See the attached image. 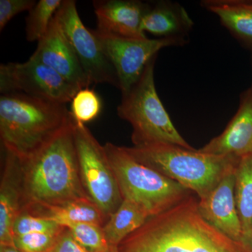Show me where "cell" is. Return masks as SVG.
Here are the masks:
<instances>
[{
  "instance_id": "cell-23",
  "label": "cell",
  "mask_w": 252,
  "mask_h": 252,
  "mask_svg": "<svg viewBox=\"0 0 252 252\" xmlns=\"http://www.w3.org/2000/svg\"><path fill=\"white\" fill-rule=\"evenodd\" d=\"M73 238L89 252H107L110 250L103 231V226L81 223L66 227Z\"/></svg>"
},
{
  "instance_id": "cell-30",
  "label": "cell",
  "mask_w": 252,
  "mask_h": 252,
  "mask_svg": "<svg viewBox=\"0 0 252 252\" xmlns=\"http://www.w3.org/2000/svg\"><path fill=\"white\" fill-rule=\"evenodd\" d=\"M107 252H119L118 251L117 248H112Z\"/></svg>"
},
{
  "instance_id": "cell-27",
  "label": "cell",
  "mask_w": 252,
  "mask_h": 252,
  "mask_svg": "<svg viewBox=\"0 0 252 252\" xmlns=\"http://www.w3.org/2000/svg\"><path fill=\"white\" fill-rule=\"evenodd\" d=\"M46 252H89L75 240L64 227L54 245Z\"/></svg>"
},
{
  "instance_id": "cell-21",
  "label": "cell",
  "mask_w": 252,
  "mask_h": 252,
  "mask_svg": "<svg viewBox=\"0 0 252 252\" xmlns=\"http://www.w3.org/2000/svg\"><path fill=\"white\" fill-rule=\"evenodd\" d=\"M62 0H40L29 11L26 18V39L28 41H39L44 37L63 4Z\"/></svg>"
},
{
  "instance_id": "cell-9",
  "label": "cell",
  "mask_w": 252,
  "mask_h": 252,
  "mask_svg": "<svg viewBox=\"0 0 252 252\" xmlns=\"http://www.w3.org/2000/svg\"><path fill=\"white\" fill-rule=\"evenodd\" d=\"M56 16L91 85L107 84L119 89L115 68L94 32L81 21L76 1H63Z\"/></svg>"
},
{
  "instance_id": "cell-4",
  "label": "cell",
  "mask_w": 252,
  "mask_h": 252,
  "mask_svg": "<svg viewBox=\"0 0 252 252\" xmlns=\"http://www.w3.org/2000/svg\"><path fill=\"white\" fill-rule=\"evenodd\" d=\"M125 149L140 163L196 194L199 200L206 198L240 159L174 144L133 146Z\"/></svg>"
},
{
  "instance_id": "cell-15",
  "label": "cell",
  "mask_w": 252,
  "mask_h": 252,
  "mask_svg": "<svg viewBox=\"0 0 252 252\" xmlns=\"http://www.w3.org/2000/svg\"><path fill=\"white\" fill-rule=\"evenodd\" d=\"M199 150L237 158L252 155V86L242 94L238 112L223 132Z\"/></svg>"
},
{
  "instance_id": "cell-29",
  "label": "cell",
  "mask_w": 252,
  "mask_h": 252,
  "mask_svg": "<svg viewBox=\"0 0 252 252\" xmlns=\"http://www.w3.org/2000/svg\"><path fill=\"white\" fill-rule=\"evenodd\" d=\"M0 252H21L12 247H0Z\"/></svg>"
},
{
  "instance_id": "cell-28",
  "label": "cell",
  "mask_w": 252,
  "mask_h": 252,
  "mask_svg": "<svg viewBox=\"0 0 252 252\" xmlns=\"http://www.w3.org/2000/svg\"><path fill=\"white\" fill-rule=\"evenodd\" d=\"M241 242L252 252V229L243 232Z\"/></svg>"
},
{
  "instance_id": "cell-24",
  "label": "cell",
  "mask_w": 252,
  "mask_h": 252,
  "mask_svg": "<svg viewBox=\"0 0 252 252\" xmlns=\"http://www.w3.org/2000/svg\"><path fill=\"white\" fill-rule=\"evenodd\" d=\"M64 228L56 231L16 235L15 248L21 252H46L54 245Z\"/></svg>"
},
{
  "instance_id": "cell-3",
  "label": "cell",
  "mask_w": 252,
  "mask_h": 252,
  "mask_svg": "<svg viewBox=\"0 0 252 252\" xmlns=\"http://www.w3.org/2000/svg\"><path fill=\"white\" fill-rule=\"evenodd\" d=\"M73 117L65 104L19 93L0 97V139L4 151L25 160L40 150Z\"/></svg>"
},
{
  "instance_id": "cell-5",
  "label": "cell",
  "mask_w": 252,
  "mask_h": 252,
  "mask_svg": "<svg viewBox=\"0 0 252 252\" xmlns=\"http://www.w3.org/2000/svg\"><path fill=\"white\" fill-rule=\"evenodd\" d=\"M157 58L149 61L137 82L122 94L118 115L132 126L134 146L167 144L193 149L176 129L158 95L154 81Z\"/></svg>"
},
{
  "instance_id": "cell-26",
  "label": "cell",
  "mask_w": 252,
  "mask_h": 252,
  "mask_svg": "<svg viewBox=\"0 0 252 252\" xmlns=\"http://www.w3.org/2000/svg\"><path fill=\"white\" fill-rule=\"evenodd\" d=\"M34 0H0V31L16 15L30 11L36 4Z\"/></svg>"
},
{
  "instance_id": "cell-8",
  "label": "cell",
  "mask_w": 252,
  "mask_h": 252,
  "mask_svg": "<svg viewBox=\"0 0 252 252\" xmlns=\"http://www.w3.org/2000/svg\"><path fill=\"white\" fill-rule=\"evenodd\" d=\"M80 89L59 73L30 58L23 63L0 65V92L19 93L54 103L66 104Z\"/></svg>"
},
{
  "instance_id": "cell-11",
  "label": "cell",
  "mask_w": 252,
  "mask_h": 252,
  "mask_svg": "<svg viewBox=\"0 0 252 252\" xmlns=\"http://www.w3.org/2000/svg\"><path fill=\"white\" fill-rule=\"evenodd\" d=\"M31 58L54 69L79 89L91 86L56 15Z\"/></svg>"
},
{
  "instance_id": "cell-10",
  "label": "cell",
  "mask_w": 252,
  "mask_h": 252,
  "mask_svg": "<svg viewBox=\"0 0 252 252\" xmlns=\"http://www.w3.org/2000/svg\"><path fill=\"white\" fill-rule=\"evenodd\" d=\"M93 32L115 68L122 94L137 82L144 68L157 56L160 50L170 46H182L188 43L187 39H136L103 34L96 30Z\"/></svg>"
},
{
  "instance_id": "cell-12",
  "label": "cell",
  "mask_w": 252,
  "mask_h": 252,
  "mask_svg": "<svg viewBox=\"0 0 252 252\" xmlns=\"http://www.w3.org/2000/svg\"><path fill=\"white\" fill-rule=\"evenodd\" d=\"M4 152L0 182V247L15 248L13 226L24 208V178L21 160Z\"/></svg>"
},
{
  "instance_id": "cell-25",
  "label": "cell",
  "mask_w": 252,
  "mask_h": 252,
  "mask_svg": "<svg viewBox=\"0 0 252 252\" xmlns=\"http://www.w3.org/2000/svg\"><path fill=\"white\" fill-rule=\"evenodd\" d=\"M63 227L53 220L22 212L15 220L13 233L15 237L29 233L56 231Z\"/></svg>"
},
{
  "instance_id": "cell-7",
  "label": "cell",
  "mask_w": 252,
  "mask_h": 252,
  "mask_svg": "<svg viewBox=\"0 0 252 252\" xmlns=\"http://www.w3.org/2000/svg\"><path fill=\"white\" fill-rule=\"evenodd\" d=\"M74 137L83 186L91 200L109 220L124 198L104 146L99 143L85 124L75 121Z\"/></svg>"
},
{
  "instance_id": "cell-6",
  "label": "cell",
  "mask_w": 252,
  "mask_h": 252,
  "mask_svg": "<svg viewBox=\"0 0 252 252\" xmlns=\"http://www.w3.org/2000/svg\"><path fill=\"white\" fill-rule=\"evenodd\" d=\"M104 148L124 200L140 205L150 217L166 211L193 193L136 160L125 147L107 142Z\"/></svg>"
},
{
  "instance_id": "cell-13",
  "label": "cell",
  "mask_w": 252,
  "mask_h": 252,
  "mask_svg": "<svg viewBox=\"0 0 252 252\" xmlns=\"http://www.w3.org/2000/svg\"><path fill=\"white\" fill-rule=\"evenodd\" d=\"M236 166L225 174L206 198L198 199V209L210 224L230 238L241 242L243 227L235 195Z\"/></svg>"
},
{
  "instance_id": "cell-19",
  "label": "cell",
  "mask_w": 252,
  "mask_h": 252,
  "mask_svg": "<svg viewBox=\"0 0 252 252\" xmlns=\"http://www.w3.org/2000/svg\"><path fill=\"white\" fill-rule=\"evenodd\" d=\"M149 217L148 212L140 205L130 200H123L103 226L109 246L117 248L124 239L142 226Z\"/></svg>"
},
{
  "instance_id": "cell-2",
  "label": "cell",
  "mask_w": 252,
  "mask_h": 252,
  "mask_svg": "<svg viewBox=\"0 0 252 252\" xmlns=\"http://www.w3.org/2000/svg\"><path fill=\"white\" fill-rule=\"evenodd\" d=\"M21 161L24 178V207L62 205L90 199L81 182L74 119L40 150Z\"/></svg>"
},
{
  "instance_id": "cell-20",
  "label": "cell",
  "mask_w": 252,
  "mask_h": 252,
  "mask_svg": "<svg viewBox=\"0 0 252 252\" xmlns=\"http://www.w3.org/2000/svg\"><path fill=\"white\" fill-rule=\"evenodd\" d=\"M235 195L243 231L252 229V154L239 159L235 168Z\"/></svg>"
},
{
  "instance_id": "cell-22",
  "label": "cell",
  "mask_w": 252,
  "mask_h": 252,
  "mask_svg": "<svg viewBox=\"0 0 252 252\" xmlns=\"http://www.w3.org/2000/svg\"><path fill=\"white\" fill-rule=\"evenodd\" d=\"M71 102V114L78 124L92 122L98 117L102 109V102L98 94L89 87L78 91Z\"/></svg>"
},
{
  "instance_id": "cell-17",
  "label": "cell",
  "mask_w": 252,
  "mask_h": 252,
  "mask_svg": "<svg viewBox=\"0 0 252 252\" xmlns=\"http://www.w3.org/2000/svg\"><path fill=\"white\" fill-rule=\"evenodd\" d=\"M23 212L53 220L63 227L81 223L104 226L108 220L100 209L89 198L58 205H30L25 207Z\"/></svg>"
},
{
  "instance_id": "cell-14",
  "label": "cell",
  "mask_w": 252,
  "mask_h": 252,
  "mask_svg": "<svg viewBox=\"0 0 252 252\" xmlns=\"http://www.w3.org/2000/svg\"><path fill=\"white\" fill-rule=\"evenodd\" d=\"M97 17L96 31L125 38H146L142 31L149 3L137 0H95L93 2Z\"/></svg>"
},
{
  "instance_id": "cell-16",
  "label": "cell",
  "mask_w": 252,
  "mask_h": 252,
  "mask_svg": "<svg viewBox=\"0 0 252 252\" xmlns=\"http://www.w3.org/2000/svg\"><path fill=\"white\" fill-rule=\"evenodd\" d=\"M193 26L183 6L170 1L149 4L142 22V31L160 38L186 39Z\"/></svg>"
},
{
  "instance_id": "cell-18",
  "label": "cell",
  "mask_w": 252,
  "mask_h": 252,
  "mask_svg": "<svg viewBox=\"0 0 252 252\" xmlns=\"http://www.w3.org/2000/svg\"><path fill=\"white\" fill-rule=\"evenodd\" d=\"M200 5L218 16L235 39L252 49V1L203 0Z\"/></svg>"
},
{
  "instance_id": "cell-1",
  "label": "cell",
  "mask_w": 252,
  "mask_h": 252,
  "mask_svg": "<svg viewBox=\"0 0 252 252\" xmlns=\"http://www.w3.org/2000/svg\"><path fill=\"white\" fill-rule=\"evenodd\" d=\"M119 252H251L210 224L193 195L149 217L119 244Z\"/></svg>"
}]
</instances>
